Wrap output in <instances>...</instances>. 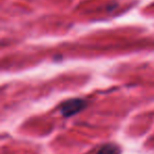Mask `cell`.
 <instances>
[{"label":"cell","mask_w":154,"mask_h":154,"mask_svg":"<svg viewBox=\"0 0 154 154\" xmlns=\"http://www.w3.org/2000/svg\"><path fill=\"white\" fill-rule=\"evenodd\" d=\"M85 107H86V103L82 99L73 98L62 103L60 107V112L66 117H70L80 112Z\"/></svg>","instance_id":"cell-1"},{"label":"cell","mask_w":154,"mask_h":154,"mask_svg":"<svg viewBox=\"0 0 154 154\" xmlns=\"http://www.w3.org/2000/svg\"><path fill=\"white\" fill-rule=\"evenodd\" d=\"M119 148L116 145H112V143H108L100 148L97 151L96 154H119Z\"/></svg>","instance_id":"cell-2"}]
</instances>
